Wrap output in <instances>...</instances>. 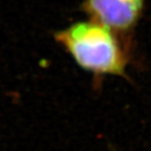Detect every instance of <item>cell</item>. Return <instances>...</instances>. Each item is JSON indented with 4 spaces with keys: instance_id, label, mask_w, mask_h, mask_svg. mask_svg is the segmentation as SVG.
<instances>
[{
    "instance_id": "obj_1",
    "label": "cell",
    "mask_w": 151,
    "mask_h": 151,
    "mask_svg": "<svg viewBox=\"0 0 151 151\" xmlns=\"http://www.w3.org/2000/svg\"><path fill=\"white\" fill-rule=\"evenodd\" d=\"M58 43L80 68L96 75L125 72L126 58L113 31L95 22H78L55 34Z\"/></svg>"
},
{
    "instance_id": "obj_2",
    "label": "cell",
    "mask_w": 151,
    "mask_h": 151,
    "mask_svg": "<svg viewBox=\"0 0 151 151\" xmlns=\"http://www.w3.org/2000/svg\"><path fill=\"white\" fill-rule=\"evenodd\" d=\"M143 0H86L84 10L92 21L112 31L131 28L138 19Z\"/></svg>"
}]
</instances>
